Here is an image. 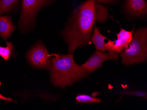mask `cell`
I'll return each instance as SVG.
<instances>
[{
  "label": "cell",
  "mask_w": 147,
  "mask_h": 110,
  "mask_svg": "<svg viewBox=\"0 0 147 110\" xmlns=\"http://www.w3.org/2000/svg\"><path fill=\"white\" fill-rule=\"evenodd\" d=\"M108 15V9L95 0H87L75 9L70 24L62 33L69 54H73L78 47L90 44L96 22L105 23Z\"/></svg>",
  "instance_id": "6da1fadb"
},
{
  "label": "cell",
  "mask_w": 147,
  "mask_h": 110,
  "mask_svg": "<svg viewBox=\"0 0 147 110\" xmlns=\"http://www.w3.org/2000/svg\"><path fill=\"white\" fill-rule=\"evenodd\" d=\"M53 55L50 71L51 81L55 86L64 87L90 74L86 69L76 63L73 55Z\"/></svg>",
  "instance_id": "7a4b0ae2"
},
{
  "label": "cell",
  "mask_w": 147,
  "mask_h": 110,
  "mask_svg": "<svg viewBox=\"0 0 147 110\" xmlns=\"http://www.w3.org/2000/svg\"><path fill=\"white\" fill-rule=\"evenodd\" d=\"M124 65L145 62L147 59V29L142 27L134 33L127 48L120 55Z\"/></svg>",
  "instance_id": "3957f363"
},
{
  "label": "cell",
  "mask_w": 147,
  "mask_h": 110,
  "mask_svg": "<svg viewBox=\"0 0 147 110\" xmlns=\"http://www.w3.org/2000/svg\"><path fill=\"white\" fill-rule=\"evenodd\" d=\"M54 0H22L21 13L20 17V27L25 31L34 22L37 12L44 6L50 4Z\"/></svg>",
  "instance_id": "277c9868"
},
{
  "label": "cell",
  "mask_w": 147,
  "mask_h": 110,
  "mask_svg": "<svg viewBox=\"0 0 147 110\" xmlns=\"http://www.w3.org/2000/svg\"><path fill=\"white\" fill-rule=\"evenodd\" d=\"M28 59L31 65L37 67L50 70L52 66L50 55L44 45L39 43L29 52Z\"/></svg>",
  "instance_id": "5b68a950"
},
{
  "label": "cell",
  "mask_w": 147,
  "mask_h": 110,
  "mask_svg": "<svg viewBox=\"0 0 147 110\" xmlns=\"http://www.w3.org/2000/svg\"><path fill=\"white\" fill-rule=\"evenodd\" d=\"M119 54L108 51L106 53L96 50L94 53L81 65L86 69L89 74L94 72L98 68L102 67L106 61L112 60L117 61L119 59Z\"/></svg>",
  "instance_id": "8992f818"
},
{
  "label": "cell",
  "mask_w": 147,
  "mask_h": 110,
  "mask_svg": "<svg viewBox=\"0 0 147 110\" xmlns=\"http://www.w3.org/2000/svg\"><path fill=\"white\" fill-rule=\"evenodd\" d=\"M135 30V26L131 31H128L121 28L119 33L117 34V39L115 41L109 40L105 44L106 51L119 54L127 48L132 40Z\"/></svg>",
  "instance_id": "52a82bcc"
},
{
  "label": "cell",
  "mask_w": 147,
  "mask_h": 110,
  "mask_svg": "<svg viewBox=\"0 0 147 110\" xmlns=\"http://www.w3.org/2000/svg\"><path fill=\"white\" fill-rule=\"evenodd\" d=\"M125 6L126 11L133 16L141 17L147 15L146 0H126Z\"/></svg>",
  "instance_id": "ba28073f"
},
{
  "label": "cell",
  "mask_w": 147,
  "mask_h": 110,
  "mask_svg": "<svg viewBox=\"0 0 147 110\" xmlns=\"http://www.w3.org/2000/svg\"><path fill=\"white\" fill-rule=\"evenodd\" d=\"M15 29L10 17L0 15V37L6 41L11 36Z\"/></svg>",
  "instance_id": "9c48e42d"
},
{
  "label": "cell",
  "mask_w": 147,
  "mask_h": 110,
  "mask_svg": "<svg viewBox=\"0 0 147 110\" xmlns=\"http://www.w3.org/2000/svg\"><path fill=\"white\" fill-rule=\"evenodd\" d=\"M106 39H108V38L101 34L100 30L97 28L96 25H95L94 29V33L92 36L91 42L95 45L97 51L104 52L106 51V43L105 42V40Z\"/></svg>",
  "instance_id": "30bf717a"
},
{
  "label": "cell",
  "mask_w": 147,
  "mask_h": 110,
  "mask_svg": "<svg viewBox=\"0 0 147 110\" xmlns=\"http://www.w3.org/2000/svg\"><path fill=\"white\" fill-rule=\"evenodd\" d=\"M19 0H0V13L9 11L18 3Z\"/></svg>",
  "instance_id": "8fae6325"
},
{
  "label": "cell",
  "mask_w": 147,
  "mask_h": 110,
  "mask_svg": "<svg viewBox=\"0 0 147 110\" xmlns=\"http://www.w3.org/2000/svg\"><path fill=\"white\" fill-rule=\"evenodd\" d=\"M76 100L78 103H100L102 101L100 98L86 94L78 95L77 96Z\"/></svg>",
  "instance_id": "7c38bea8"
},
{
  "label": "cell",
  "mask_w": 147,
  "mask_h": 110,
  "mask_svg": "<svg viewBox=\"0 0 147 110\" xmlns=\"http://www.w3.org/2000/svg\"><path fill=\"white\" fill-rule=\"evenodd\" d=\"M6 44L7 47H6L0 46V56L5 61H7L9 59L11 52L14 48L12 43L6 42Z\"/></svg>",
  "instance_id": "4fadbf2b"
},
{
  "label": "cell",
  "mask_w": 147,
  "mask_h": 110,
  "mask_svg": "<svg viewBox=\"0 0 147 110\" xmlns=\"http://www.w3.org/2000/svg\"><path fill=\"white\" fill-rule=\"evenodd\" d=\"M125 94L137 96V97H147V93L144 91H125L124 92Z\"/></svg>",
  "instance_id": "5bb4252c"
},
{
  "label": "cell",
  "mask_w": 147,
  "mask_h": 110,
  "mask_svg": "<svg viewBox=\"0 0 147 110\" xmlns=\"http://www.w3.org/2000/svg\"><path fill=\"white\" fill-rule=\"evenodd\" d=\"M97 3H101L105 4H111L119 0H95Z\"/></svg>",
  "instance_id": "9a60e30c"
},
{
  "label": "cell",
  "mask_w": 147,
  "mask_h": 110,
  "mask_svg": "<svg viewBox=\"0 0 147 110\" xmlns=\"http://www.w3.org/2000/svg\"><path fill=\"white\" fill-rule=\"evenodd\" d=\"M0 99L4 100V101H12V99H11V98H7V97L2 96V95L1 94H0Z\"/></svg>",
  "instance_id": "2e32d148"
}]
</instances>
